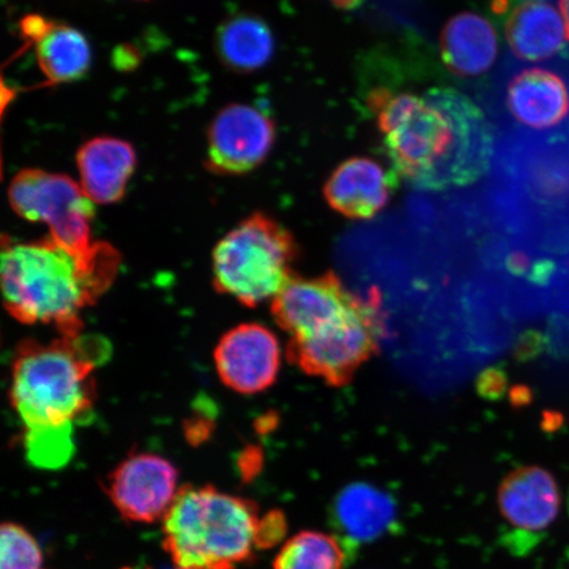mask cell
I'll return each mask as SVG.
<instances>
[{
    "label": "cell",
    "instance_id": "cell-1",
    "mask_svg": "<svg viewBox=\"0 0 569 569\" xmlns=\"http://www.w3.org/2000/svg\"><path fill=\"white\" fill-rule=\"evenodd\" d=\"M383 149L411 187L443 191L468 187L488 173L495 158L489 120L471 98L453 89L369 91Z\"/></svg>",
    "mask_w": 569,
    "mask_h": 569
},
{
    "label": "cell",
    "instance_id": "cell-2",
    "mask_svg": "<svg viewBox=\"0 0 569 569\" xmlns=\"http://www.w3.org/2000/svg\"><path fill=\"white\" fill-rule=\"evenodd\" d=\"M117 249L94 241L77 253L51 238L3 241L2 289L6 309L24 325H54L61 336L82 330L81 312L113 282Z\"/></svg>",
    "mask_w": 569,
    "mask_h": 569
},
{
    "label": "cell",
    "instance_id": "cell-3",
    "mask_svg": "<svg viewBox=\"0 0 569 569\" xmlns=\"http://www.w3.org/2000/svg\"><path fill=\"white\" fill-rule=\"evenodd\" d=\"M109 348L99 339L61 336L27 341L12 365L11 402L24 433L71 432L96 400V368Z\"/></svg>",
    "mask_w": 569,
    "mask_h": 569
},
{
    "label": "cell",
    "instance_id": "cell-4",
    "mask_svg": "<svg viewBox=\"0 0 569 569\" xmlns=\"http://www.w3.org/2000/svg\"><path fill=\"white\" fill-rule=\"evenodd\" d=\"M259 509L212 487H183L163 518V547L177 569H234L259 547Z\"/></svg>",
    "mask_w": 569,
    "mask_h": 569
},
{
    "label": "cell",
    "instance_id": "cell-5",
    "mask_svg": "<svg viewBox=\"0 0 569 569\" xmlns=\"http://www.w3.org/2000/svg\"><path fill=\"white\" fill-rule=\"evenodd\" d=\"M297 256L293 233L267 213L254 212L213 248V287L254 308L273 300L293 279Z\"/></svg>",
    "mask_w": 569,
    "mask_h": 569
},
{
    "label": "cell",
    "instance_id": "cell-6",
    "mask_svg": "<svg viewBox=\"0 0 569 569\" xmlns=\"http://www.w3.org/2000/svg\"><path fill=\"white\" fill-rule=\"evenodd\" d=\"M382 331L380 296L372 291L311 336L290 339L288 358L327 386L345 387L379 350Z\"/></svg>",
    "mask_w": 569,
    "mask_h": 569
},
{
    "label": "cell",
    "instance_id": "cell-7",
    "mask_svg": "<svg viewBox=\"0 0 569 569\" xmlns=\"http://www.w3.org/2000/svg\"><path fill=\"white\" fill-rule=\"evenodd\" d=\"M9 201L20 218L44 223L52 240L77 253L89 251L94 203L67 174L24 169L13 177Z\"/></svg>",
    "mask_w": 569,
    "mask_h": 569
},
{
    "label": "cell",
    "instance_id": "cell-8",
    "mask_svg": "<svg viewBox=\"0 0 569 569\" xmlns=\"http://www.w3.org/2000/svg\"><path fill=\"white\" fill-rule=\"evenodd\" d=\"M274 141L268 113L249 104L227 106L209 127L204 167L219 176L247 174L267 160Z\"/></svg>",
    "mask_w": 569,
    "mask_h": 569
},
{
    "label": "cell",
    "instance_id": "cell-9",
    "mask_svg": "<svg viewBox=\"0 0 569 569\" xmlns=\"http://www.w3.org/2000/svg\"><path fill=\"white\" fill-rule=\"evenodd\" d=\"M500 101L507 122L525 137H545L569 119L568 82L550 68L513 71L503 83Z\"/></svg>",
    "mask_w": 569,
    "mask_h": 569
},
{
    "label": "cell",
    "instance_id": "cell-10",
    "mask_svg": "<svg viewBox=\"0 0 569 569\" xmlns=\"http://www.w3.org/2000/svg\"><path fill=\"white\" fill-rule=\"evenodd\" d=\"M178 492L177 468L154 453L131 455L107 482V493L119 513L139 523L163 521Z\"/></svg>",
    "mask_w": 569,
    "mask_h": 569
},
{
    "label": "cell",
    "instance_id": "cell-11",
    "mask_svg": "<svg viewBox=\"0 0 569 569\" xmlns=\"http://www.w3.org/2000/svg\"><path fill=\"white\" fill-rule=\"evenodd\" d=\"M213 362L227 388L241 395L261 393L273 386L280 372L279 339L266 326L240 325L219 340Z\"/></svg>",
    "mask_w": 569,
    "mask_h": 569
},
{
    "label": "cell",
    "instance_id": "cell-12",
    "mask_svg": "<svg viewBox=\"0 0 569 569\" xmlns=\"http://www.w3.org/2000/svg\"><path fill=\"white\" fill-rule=\"evenodd\" d=\"M356 298L336 273L295 276L273 298L272 316L290 339H302L351 308Z\"/></svg>",
    "mask_w": 569,
    "mask_h": 569
},
{
    "label": "cell",
    "instance_id": "cell-13",
    "mask_svg": "<svg viewBox=\"0 0 569 569\" xmlns=\"http://www.w3.org/2000/svg\"><path fill=\"white\" fill-rule=\"evenodd\" d=\"M505 521L528 533L542 532L557 521L560 489L553 476L538 466H525L505 476L497 490Z\"/></svg>",
    "mask_w": 569,
    "mask_h": 569
},
{
    "label": "cell",
    "instance_id": "cell-14",
    "mask_svg": "<svg viewBox=\"0 0 569 569\" xmlns=\"http://www.w3.org/2000/svg\"><path fill=\"white\" fill-rule=\"evenodd\" d=\"M395 176L373 159L351 158L327 178L323 196L330 209L351 220L372 219L387 208Z\"/></svg>",
    "mask_w": 569,
    "mask_h": 569
},
{
    "label": "cell",
    "instance_id": "cell-15",
    "mask_svg": "<svg viewBox=\"0 0 569 569\" xmlns=\"http://www.w3.org/2000/svg\"><path fill=\"white\" fill-rule=\"evenodd\" d=\"M21 33L32 42L38 66L49 82H76L88 74L91 48L77 28L30 16L21 21Z\"/></svg>",
    "mask_w": 569,
    "mask_h": 569
},
{
    "label": "cell",
    "instance_id": "cell-16",
    "mask_svg": "<svg viewBox=\"0 0 569 569\" xmlns=\"http://www.w3.org/2000/svg\"><path fill=\"white\" fill-rule=\"evenodd\" d=\"M137 163L134 148L117 138L91 139L77 152L81 188L96 204L122 201Z\"/></svg>",
    "mask_w": 569,
    "mask_h": 569
},
{
    "label": "cell",
    "instance_id": "cell-17",
    "mask_svg": "<svg viewBox=\"0 0 569 569\" xmlns=\"http://www.w3.org/2000/svg\"><path fill=\"white\" fill-rule=\"evenodd\" d=\"M509 49L522 62H545L563 52L566 24L545 0H525L511 11L505 26Z\"/></svg>",
    "mask_w": 569,
    "mask_h": 569
},
{
    "label": "cell",
    "instance_id": "cell-18",
    "mask_svg": "<svg viewBox=\"0 0 569 569\" xmlns=\"http://www.w3.org/2000/svg\"><path fill=\"white\" fill-rule=\"evenodd\" d=\"M440 53L448 70L459 77H480L495 66L498 38L490 21L476 12H460L447 21Z\"/></svg>",
    "mask_w": 569,
    "mask_h": 569
},
{
    "label": "cell",
    "instance_id": "cell-19",
    "mask_svg": "<svg viewBox=\"0 0 569 569\" xmlns=\"http://www.w3.org/2000/svg\"><path fill=\"white\" fill-rule=\"evenodd\" d=\"M213 48L222 66L239 74L254 73L274 54V36L264 20L239 12L219 26Z\"/></svg>",
    "mask_w": 569,
    "mask_h": 569
},
{
    "label": "cell",
    "instance_id": "cell-20",
    "mask_svg": "<svg viewBox=\"0 0 569 569\" xmlns=\"http://www.w3.org/2000/svg\"><path fill=\"white\" fill-rule=\"evenodd\" d=\"M396 516L391 498L368 483H352L338 495L333 503V518L346 537L356 542L380 537Z\"/></svg>",
    "mask_w": 569,
    "mask_h": 569
},
{
    "label": "cell",
    "instance_id": "cell-21",
    "mask_svg": "<svg viewBox=\"0 0 569 569\" xmlns=\"http://www.w3.org/2000/svg\"><path fill=\"white\" fill-rule=\"evenodd\" d=\"M345 563V547L337 537L301 531L283 545L273 569H343Z\"/></svg>",
    "mask_w": 569,
    "mask_h": 569
},
{
    "label": "cell",
    "instance_id": "cell-22",
    "mask_svg": "<svg viewBox=\"0 0 569 569\" xmlns=\"http://www.w3.org/2000/svg\"><path fill=\"white\" fill-rule=\"evenodd\" d=\"M0 569H41L40 546L21 526L4 523L0 532Z\"/></svg>",
    "mask_w": 569,
    "mask_h": 569
},
{
    "label": "cell",
    "instance_id": "cell-23",
    "mask_svg": "<svg viewBox=\"0 0 569 569\" xmlns=\"http://www.w3.org/2000/svg\"><path fill=\"white\" fill-rule=\"evenodd\" d=\"M284 521L282 516L277 513L268 515L261 519L259 547L273 545L283 536Z\"/></svg>",
    "mask_w": 569,
    "mask_h": 569
},
{
    "label": "cell",
    "instance_id": "cell-24",
    "mask_svg": "<svg viewBox=\"0 0 569 569\" xmlns=\"http://www.w3.org/2000/svg\"><path fill=\"white\" fill-rule=\"evenodd\" d=\"M366 0H331V3L341 11H352L359 9Z\"/></svg>",
    "mask_w": 569,
    "mask_h": 569
},
{
    "label": "cell",
    "instance_id": "cell-25",
    "mask_svg": "<svg viewBox=\"0 0 569 569\" xmlns=\"http://www.w3.org/2000/svg\"><path fill=\"white\" fill-rule=\"evenodd\" d=\"M559 4L561 16H563L565 19L567 39L569 40V0H560Z\"/></svg>",
    "mask_w": 569,
    "mask_h": 569
},
{
    "label": "cell",
    "instance_id": "cell-26",
    "mask_svg": "<svg viewBox=\"0 0 569 569\" xmlns=\"http://www.w3.org/2000/svg\"><path fill=\"white\" fill-rule=\"evenodd\" d=\"M568 511H569V496H568Z\"/></svg>",
    "mask_w": 569,
    "mask_h": 569
}]
</instances>
